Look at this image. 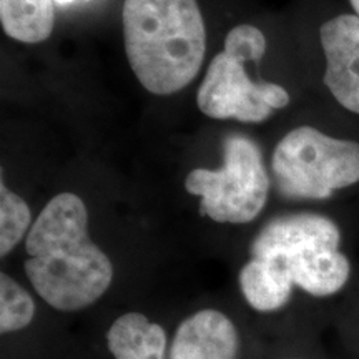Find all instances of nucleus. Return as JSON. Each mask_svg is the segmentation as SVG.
<instances>
[{
  "label": "nucleus",
  "instance_id": "obj_16",
  "mask_svg": "<svg viewBox=\"0 0 359 359\" xmlns=\"http://www.w3.org/2000/svg\"><path fill=\"white\" fill-rule=\"evenodd\" d=\"M349 2H351L354 12H356V15L359 17V0H349Z\"/></svg>",
  "mask_w": 359,
  "mask_h": 359
},
{
  "label": "nucleus",
  "instance_id": "obj_6",
  "mask_svg": "<svg viewBox=\"0 0 359 359\" xmlns=\"http://www.w3.org/2000/svg\"><path fill=\"white\" fill-rule=\"evenodd\" d=\"M320 37L326 87L344 109L359 115V17L344 13L325 22Z\"/></svg>",
  "mask_w": 359,
  "mask_h": 359
},
{
  "label": "nucleus",
  "instance_id": "obj_4",
  "mask_svg": "<svg viewBox=\"0 0 359 359\" xmlns=\"http://www.w3.org/2000/svg\"><path fill=\"white\" fill-rule=\"evenodd\" d=\"M269 185L262 150L243 133L224 138L222 168H195L185 180L187 191L201 198V213L233 224L250 223L262 213Z\"/></svg>",
  "mask_w": 359,
  "mask_h": 359
},
{
  "label": "nucleus",
  "instance_id": "obj_3",
  "mask_svg": "<svg viewBox=\"0 0 359 359\" xmlns=\"http://www.w3.org/2000/svg\"><path fill=\"white\" fill-rule=\"evenodd\" d=\"M273 183L291 200H325L359 182V143L313 127H298L281 138L271 158Z\"/></svg>",
  "mask_w": 359,
  "mask_h": 359
},
{
  "label": "nucleus",
  "instance_id": "obj_2",
  "mask_svg": "<svg viewBox=\"0 0 359 359\" xmlns=\"http://www.w3.org/2000/svg\"><path fill=\"white\" fill-rule=\"evenodd\" d=\"M122 19L128 64L148 92L172 95L200 74L206 30L196 0H125Z\"/></svg>",
  "mask_w": 359,
  "mask_h": 359
},
{
  "label": "nucleus",
  "instance_id": "obj_10",
  "mask_svg": "<svg viewBox=\"0 0 359 359\" xmlns=\"http://www.w3.org/2000/svg\"><path fill=\"white\" fill-rule=\"evenodd\" d=\"M109 349L115 359H163L167 336L145 314L127 313L110 326Z\"/></svg>",
  "mask_w": 359,
  "mask_h": 359
},
{
  "label": "nucleus",
  "instance_id": "obj_7",
  "mask_svg": "<svg viewBox=\"0 0 359 359\" xmlns=\"http://www.w3.org/2000/svg\"><path fill=\"white\" fill-rule=\"evenodd\" d=\"M336 243H314L291 248L269 257L283 268L291 283L313 296H330L346 285L349 271L348 258Z\"/></svg>",
  "mask_w": 359,
  "mask_h": 359
},
{
  "label": "nucleus",
  "instance_id": "obj_11",
  "mask_svg": "<svg viewBox=\"0 0 359 359\" xmlns=\"http://www.w3.org/2000/svg\"><path fill=\"white\" fill-rule=\"evenodd\" d=\"M246 302L258 311H275L288 303L293 283L275 259L253 258L240 273Z\"/></svg>",
  "mask_w": 359,
  "mask_h": 359
},
{
  "label": "nucleus",
  "instance_id": "obj_15",
  "mask_svg": "<svg viewBox=\"0 0 359 359\" xmlns=\"http://www.w3.org/2000/svg\"><path fill=\"white\" fill-rule=\"evenodd\" d=\"M240 62H258L266 52V39L257 27L241 24L230 30L224 39V50Z\"/></svg>",
  "mask_w": 359,
  "mask_h": 359
},
{
  "label": "nucleus",
  "instance_id": "obj_17",
  "mask_svg": "<svg viewBox=\"0 0 359 359\" xmlns=\"http://www.w3.org/2000/svg\"><path fill=\"white\" fill-rule=\"evenodd\" d=\"M53 2L62 4V6H65V4H72V2H75V0H53Z\"/></svg>",
  "mask_w": 359,
  "mask_h": 359
},
{
  "label": "nucleus",
  "instance_id": "obj_12",
  "mask_svg": "<svg viewBox=\"0 0 359 359\" xmlns=\"http://www.w3.org/2000/svg\"><path fill=\"white\" fill-rule=\"evenodd\" d=\"M0 24L17 42H43L55 25L53 0H0Z\"/></svg>",
  "mask_w": 359,
  "mask_h": 359
},
{
  "label": "nucleus",
  "instance_id": "obj_14",
  "mask_svg": "<svg viewBox=\"0 0 359 359\" xmlns=\"http://www.w3.org/2000/svg\"><path fill=\"white\" fill-rule=\"evenodd\" d=\"M35 316V303L27 291L6 273L0 275V331L24 330Z\"/></svg>",
  "mask_w": 359,
  "mask_h": 359
},
{
  "label": "nucleus",
  "instance_id": "obj_5",
  "mask_svg": "<svg viewBox=\"0 0 359 359\" xmlns=\"http://www.w3.org/2000/svg\"><path fill=\"white\" fill-rule=\"evenodd\" d=\"M196 103L210 118L259 123L268 120L273 110L285 109L290 95L278 83L250 80L243 62L222 52L210 62Z\"/></svg>",
  "mask_w": 359,
  "mask_h": 359
},
{
  "label": "nucleus",
  "instance_id": "obj_9",
  "mask_svg": "<svg viewBox=\"0 0 359 359\" xmlns=\"http://www.w3.org/2000/svg\"><path fill=\"white\" fill-rule=\"evenodd\" d=\"M334 241L339 243L341 233L333 219L316 213L283 215L264 224L251 243V257L269 258L296 246Z\"/></svg>",
  "mask_w": 359,
  "mask_h": 359
},
{
  "label": "nucleus",
  "instance_id": "obj_1",
  "mask_svg": "<svg viewBox=\"0 0 359 359\" xmlns=\"http://www.w3.org/2000/svg\"><path fill=\"white\" fill-rule=\"evenodd\" d=\"M25 273L40 298L60 311H79L100 299L114 266L88 235V212L74 193H60L40 212L25 240Z\"/></svg>",
  "mask_w": 359,
  "mask_h": 359
},
{
  "label": "nucleus",
  "instance_id": "obj_8",
  "mask_svg": "<svg viewBox=\"0 0 359 359\" xmlns=\"http://www.w3.org/2000/svg\"><path fill=\"white\" fill-rule=\"evenodd\" d=\"M238 346V331L230 318L217 309H203L178 326L170 359H236Z\"/></svg>",
  "mask_w": 359,
  "mask_h": 359
},
{
  "label": "nucleus",
  "instance_id": "obj_13",
  "mask_svg": "<svg viewBox=\"0 0 359 359\" xmlns=\"http://www.w3.org/2000/svg\"><path fill=\"white\" fill-rule=\"evenodd\" d=\"M32 215L29 205L6 183L0 185V255L6 257L29 230Z\"/></svg>",
  "mask_w": 359,
  "mask_h": 359
}]
</instances>
